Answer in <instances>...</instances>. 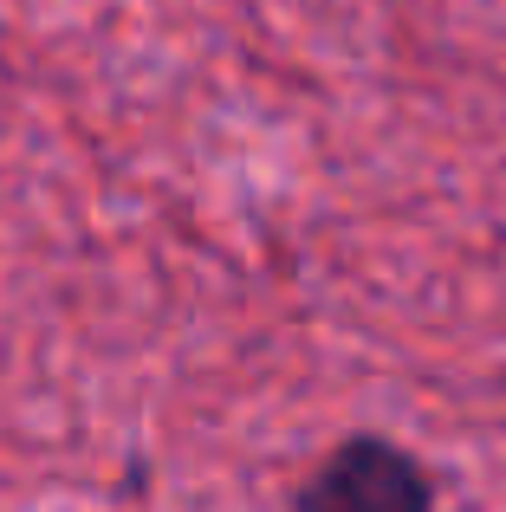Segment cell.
Segmentation results:
<instances>
[{
  "mask_svg": "<svg viewBox=\"0 0 506 512\" xmlns=\"http://www.w3.org/2000/svg\"><path fill=\"white\" fill-rule=\"evenodd\" d=\"M299 512H435V480L409 448L383 435H351L312 467Z\"/></svg>",
  "mask_w": 506,
  "mask_h": 512,
  "instance_id": "1",
  "label": "cell"
}]
</instances>
